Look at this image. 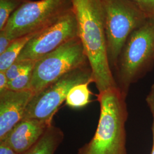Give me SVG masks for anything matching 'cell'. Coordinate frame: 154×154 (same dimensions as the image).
I'll return each mask as SVG.
<instances>
[{"instance_id":"6da1fadb","label":"cell","mask_w":154,"mask_h":154,"mask_svg":"<svg viewBox=\"0 0 154 154\" xmlns=\"http://www.w3.org/2000/svg\"><path fill=\"white\" fill-rule=\"evenodd\" d=\"M80 38L99 93L117 87L109 61L102 0H72Z\"/></svg>"},{"instance_id":"7a4b0ae2","label":"cell","mask_w":154,"mask_h":154,"mask_svg":"<svg viewBox=\"0 0 154 154\" xmlns=\"http://www.w3.org/2000/svg\"><path fill=\"white\" fill-rule=\"evenodd\" d=\"M126 94L118 86L99 93V121L92 139L77 154H127Z\"/></svg>"},{"instance_id":"3957f363","label":"cell","mask_w":154,"mask_h":154,"mask_svg":"<svg viewBox=\"0 0 154 154\" xmlns=\"http://www.w3.org/2000/svg\"><path fill=\"white\" fill-rule=\"evenodd\" d=\"M154 67V18H149L128 37L116 65V82L126 94L131 86L151 72Z\"/></svg>"},{"instance_id":"277c9868","label":"cell","mask_w":154,"mask_h":154,"mask_svg":"<svg viewBox=\"0 0 154 154\" xmlns=\"http://www.w3.org/2000/svg\"><path fill=\"white\" fill-rule=\"evenodd\" d=\"M109 61L115 69L129 35L149 18L131 0H102Z\"/></svg>"},{"instance_id":"5b68a950","label":"cell","mask_w":154,"mask_h":154,"mask_svg":"<svg viewBox=\"0 0 154 154\" xmlns=\"http://www.w3.org/2000/svg\"><path fill=\"white\" fill-rule=\"evenodd\" d=\"M72 10V0H30L11 14L2 30L14 41L44 30Z\"/></svg>"},{"instance_id":"8992f818","label":"cell","mask_w":154,"mask_h":154,"mask_svg":"<svg viewBox=\"0 0 154 154\" xmlns=\"http://www.w3.org/2000/svg\"><path fill=\"white\" fill-rule=\"evenodd\" d=\"M88 63L81 39H72L36 61L29 89L38 93L67 72Z\"/></svg>"},{"instance_id":"52a82bcc","label":"cell","mask_w":154,"mask_h":154,"mask_svg":"<svg viewBox=\"0 0 154 154\" xmlns=\"http://www.w3.org/2000/svg\"><path fill=\"white\" fill-rule=\"evenodd\" d=\"M90 81H93L89 63L67 72L38 93L34 94L23 119H36L52 122L54 116L66 101L70 90L75 85Z\"/></svg>"},{"instance_id":"ba28073f","label":"cell","mask_w":154,"mask_h":154,"mask_svg":"<svg viewBox=\"0 0 154 154\" xmlns=\"http://www.w3.org/2000/svg\"><path fill=\"white\" fill-rule=\"evenodd\" d=\"M77 37V18L72 8L58 21L34 35L17 60L38 61Z\"/></svg>"},{"instance_id":"9c48e42d","label":"cell","mask_w":154,"mask_h":154,"mask_svg":"<svg viewBox=\"0 0 154 154\" xmlns=\"http://www.w3.org/2000/svg\"><path fill=\"white\" fill-rule=\"evenodd\" d=\"M34 94L30 89L22 91L7 89L0 93V140L23 119Z\"/></svg>"},{"instance_id":"30bf717a","label":"cell","mask_w":154,"mask_h":154,"mask_svg":"<svg viewBox=\"0 0 154 154\" xmlns=\"http://www.w3.org/2000/svg\"><path fill=\"white\" fill-rule=\"evenodd\" d=\"M51 125V122L23 119L0 141L6 143L17 153L23 154L38 142Z\"/></svg>"},{"instance_id":"8fae6325","label":"cell","mask_w":154,"mask_h":154,"mask_svg":"<svg viewBox=\"0 0 154 154\" xmlns=\"http://www.w3.org/2000/svg\"><path fill=\"white\" fill-rule=\"evenodd\" d=\"M63 139V131L52 124L47 128L38 142L22 154H54Z\"/></svg>"},{"instance_id":"7c38bea8","label":"cell","mask_w":154,"mask_h":154,"mask_svg":"<svg viewBox=\"0 0 154 154\" xmlns=\"http://www.w3.org/2000/svg\"><path fill=\"white\" fill-rule=\"evenodd\" d=\"M39 32L22 36L14 39L12 42L5 51L0 54V72H5L17 60L18 56L28 42Z\"/></svg>"},{"instance_id":"4fadbf2b","label":"cell","mask_w":154,"mask_h":154,"mask_svg":"<svg viewBox=\"0 0 154 154\" xmlns=\"http://www.w3.org/2000/svg\"><path fill=\"white\" fill-rule=\"evenodd\" d=\"M93 83V81L79 84L74 86L70 90L66 97V104L73 109L82 108L90 102L91 92L88 85Z\"/></svg>"},{"instance_id":"5bb4252c","label":"cell","mask_w":154,"mask_h":154,"mask_svg":"<svg viewBox=\"0 0 154 154\" xmlns=\"http://www.w3.org/2000/svg\"><path fill=\"white\" fill-rule=\"evenodd\" d=\"M30 0H0V30L5 28L11 14Z\"/></svg>"},{"instance_id":"9a60e30c","label":"cell","mask_w":154,"mask_h":154,"mask_svg":"<svg viewBox=\"0 0 154 154\" xmlns=\"http://www.w3.org/2000/svg\"><path fill=\"white\" fill-rule=\"evenodd\" d=\"M35 62L36 61L30 60H16L5 72L8 81H11L25 72L32 70Z\"/></svg>"},{"instance_id":"2e32d148","label":"cell","mask_w":154,"mask_h":154,"mask_svg":"<svg viewBox=\"0 0 154 154\" xmlns=\"http://www.w3.org/2000/svg\"><path fill=\"white\" fill-rule=\"evenodd\" d=\"M33 69L25 72L19 77L9 81L8 85V89L13 91H22L29 89Z\"/></svg>"},{"instance_id":"e0dca14e","label":"cell","mask_w":154,"mask_h":154,"mask_svg":"<svg viewBox=\"0 0 154 154\" xmlns=\"http://www.w3.org/2000/svg\"><path fill=\"white\" fill-rule=\"evenodd\" d=\"M148 18H154V0H131Z\"/></svg>"},{"instance_id":"ac0fdd59","label":"cell","mask_w":154,"mask_h":154,"mask_svg":"<svg viewBox=\"0 0 154 154\" xmlns=\"http://www.w3.org/2000/svg\"><path fill=\"white\" fill-rule=\"evenodd\" d=\"M146 101L152 114V118H153L152 131V135H153L152 144H154V83L151 87L149 94L146 98Z\"/></svg>"},{"instance_id":"d6986e66","label":"cell","mask_w":154,"mask_h":154,"mask_svg":"<svg viewBox=\"0 0 154 154\" xmlns=\"http://www.w3.org/2000/svg\"><path fill=\"white\" fill-rule=\"evenodd\" d=\"M13 41L6 36L4 30H0V54L5 51Z\"/></svg>"},{"instance_id":"ffe728a7","label":"cell","mask_w":154,"mask_h":154,"mask_svg":"<svg viewBox=\"0 0 154 154\" xmlns=\"http://www.w3.org/2000/svg\"><path fill=\"white\" fill-rule=\"evenodd\" d=\"M8 82L5 72H0V93L8 89Z\"/></svg>"},{"instance_id":"44dd1931","label":"cell","mask_w":154,"mask_h":154,"mask_svg":"<svg viewBox=\"0 0 154 154\" xmlns=\"http://www.w3.org/2000/svg\"><path fill=\"white\" fill-rule=\"evenodd\" d=\"M0 154H19L17 153L6 143L0 141Z\"/></svg>"},{"instance_id":"7402d4cb","label":"cell","mask_w":154,"mask_h":154,"mask_svg":"<svg viewBox=\"0 0 154 154\" xmlns=\"http://www.w3.org/2000/svg\"><path fill=\"white\" fill-rule=\"evenodd\" d=\"M151 154H154V144H152V151H151Z\"/></svg>"}]
</instances>
